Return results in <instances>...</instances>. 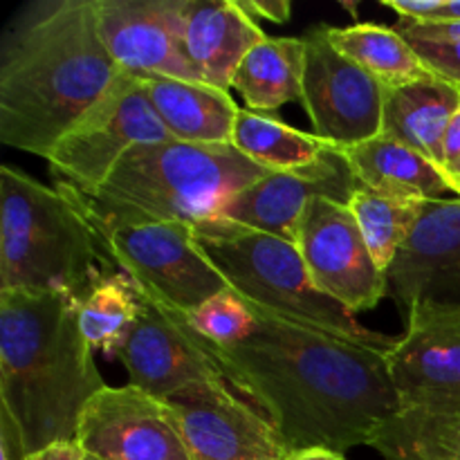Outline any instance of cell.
<instances>
[{
  "mask_svg": "<svg viewBox=\"0 0 460 460\" xmlns=\"http://www.w3.org/2000/svg\"><path fill=\"white\" fill-rule=\"evenodd\" d=\"M290 460H346L344 454L328 452V449H308V452L292 454Z\"/></svg>",
  "mask_w": 460,
  "mask_h": 460,
  "instance_id": "obj_34",
  "label": "cell"
},
{
  "mask_svg": "<svg viewBox=\"0 0 460 460\" xmlns=\"http://www.w3.org/2000/svg\"><path fill=\"white\" fill-rule=\"evenodd\" d=\"M94 0H31L0 40V142L48 160L119 75Z\"/></svg>",
  "mask_w": 460,
  "mask_h": 460,
  "instance_id": "obj_2",
  "label": "cell"
},
{
  "mask_svg": "<svg viewBox=\"0 0 460 460\" xmlns=\"http://www.w3.org/2000/svg\"><path fill=\"white\" fill-rule=\"evenodd\" d=\"M102 252V234L67 193L9 164L0 169V290L84 301L103 277Z\"/></svg>",
  "mask_w": 460,
  "mask_h": 460,
  "instance_id": "obj_5",
  "label": "cell"
},
{
  "mask_svg": "<svg viewBox=\"0 0 460 460\" xmlns=\"http://www.w3.org/2000/svg\"><path fill=\"white\" fill-rule=\"evenodd\" d=\"M404 39L411 43L431 75L460 85V40H434L418 39V36H404Z\"/></svg>",
  "mask_w": 460,
  "mask_h": 460,
  "instance_id": "obj_28",
  "label": "cell"
},
{
  "mask_svg": "<svg viewBox=\"0 0 460 460\" xmlns=\"http://www.w3.org/2000/svg\"><path fill=\"white\" fill-rule=\"evenodd\" d=\"M76 443L97 460H193L169 404L133 385L90 400Z\"/></svg>",
  "mask_w": 460,
  "mask_h": 460,
  "instance_id": "obj_15",
  "label": "cell"
},
{
  "mask_svg": "<svg viewBox=\"0 0 460 460\" xmlns=\"http://www.w3.org/2000/svg\"><path fill=\"white\" fill-rule=\"evenodd\" d=\"M328 40L344 57L376 76L385 88L425 79L431 72L407 39L395 27L358 22L350 27H328Z\"/></svg>",
  "mask_w": 460,
  "mask_h": 460,
  "instance_id": "obj_23",
  "label": "cell"
},
{
  "mask_svg": "<svg viewBox=\"0 0 460 460\" xmlns=\"http://www.w3.org/2000/svg\"><path fill=\"white\" fill-rule=\"evenodd\" d=\"M196 245L238 296L299 326L391 353L400 337L364 328L341 304L314 288L295 243L223 220L193 225Z\"/></svg>",
  "mask_w": 460,
  "mask_h": 460,
  "instance_id": "obj_6",
  "label": "cell"
},
{
  "mask_svg": "<svg viewBox=\"0 0 460 460\" xmlns=\"http://www.w3.org/2000/svg\"><path fill=\"white\" fill-rule=\"evenodd\" d=\"M304 108L314 135L332 146H355L382 133L386 88L328 40L326 25L304 36Z\"/></svg>",
  "mask_w": 460,
  "mask_h": 460,
  "instance_id": "obj_10",
  "label": "cell"
},
{
  "mask_svg": "<svg viewBox=\"0 0 460 460\" xmlns=\"http://www.w3.org/2000/svg\"><path fill=\"white\" fill-rule=\"evenodd\" d=\"M395 30L402 36L434 40H460V21H436V22H411L400 21Z\"/></svg>",
  "mask_w": 460,
  "mask_h": 460,
  "instance_id": "obj_29",
  "label": "cell"
},
{
  "mask_svg": "<svg viewBox=\"0 0 460 460\" xmlns=\"http://www.w3.org/2000/svg\"><path fill=\"white\" fill-rule=\"evenodd\" d=\"M27 460H36V458H27Z\"/></svg>",
  "mask_w": 460,
  "mask_h": 460,
  "instance_id": "obj_38",
  "label": "cell"
},
{
  "mask_svg": "<svg viewBox=\"0 0 460 460\" xmlns=\"http://www.w3.org/2000/svg\"><path fill=\"white\" fill-rule=\"evenodd\" d=\"M443 171L447 178L460 171V108L449 121L443 139Z\"/></svg>",
  "mask_w": 460,
  "mask_h": 460,
  "instance_id": "obj_31",
  "label": "cell"
},
{
  "mask_svg": "<svg viewBox=\"0 0 460 460\" xmlns=\"http://www.w3.org/2000/svg\"><path fill=\"white\" fill-rule=\"evenodd\" d=\"M438 21H460V0H445Z\"/></svg>",
  "mask_w": 460,
  "mask_h": 460,
  "instance_id": "obj_35",
  "label": "cell"
},
{
  "mask_svg": "<svg viewBox=\"0 0 460 460\" xmlns=\"http://www.w3.org/2000/svg\"><path fill=\"white\" fill-rule=\"evenodd\" d=\"M238 9L252 18V21H272L277 25L290 21L292 4L286 0H236Z\"/></svg>",
  "mask_w": 460,
  "mask_h": 460,
  "instance_id": "obj_30",
  "label": "cell"
},
{
  "mask_svg": "<svg viewBox=\"0 0 460 460\" xmlns=\"http://www.w3.org/2000/svg\"><path fill=\"white\" fill-rule=\"evenodd\" d=\"M386 359L398 416L371 447L385 460H420L460 425V308L413 305Z\"/></svg>",
  "mask_w": 460,
  "mask_h": 460,
  "instance_id": "obj_7",
  "label": "cell"
},
{
  "mask_svg": "<svg viewBox=\"0 0 460 460\" xmlns=\"http://www.w3.org/2000/svg\"><path fill=\"white\" fill-rule=\"evenodd\" d=\"M304 39H270L265 36L243 58L232 88L238 90L250 111L277 112L292 102H304Z\"/></svg>",
  "mask_w": 460,
  "mask_h": 460,
  "instance_id": "obj_22",
  "label": "cell"
},
{
  "mask_svg": "<svg viewBox=\"0 0 460 460\" xmlns=\"http://www.w3.org/2000/svg\"><path fill=\"white\" fill-rule=\"evenodd\" d=\"M341 153L362 187L373 191L418 202L449 200L447 196H454L445 171L398 139L377 135L355 146H344Z\"/></svg>",
  "mask_w": 460,
  "mask_h": 460,
  "instance_id": "obj_21",
  "label": "cell"
},
{
  "mask_svg": "<svg viewBox=\"0 0 460 460\" xmlns=\"http://www.w3.org/2000/svg\"><path fill=\"white\" fill-rule=\"evenodd\" d=\"M420 460H460V425L449 431L438 445H434Z\"/></svg>",
  "mask_w": 460,
  "mask_h": 460,
  "instance_id": "obj_32",
  "label": "cell"
},
{
  "mask_svg": "<svg viewBox=\"0 0 460 460\" xmlns=\"http://www.w3.org/2000/svg\"><path fill=\"white\" fill-rule=\"evenodd\" d=\"M173 139L155 115L142 81L119 72L99 102L58 139L49 169L79 193H94L121 157L142 144Z\"/></svg>",
  "mask_w": 460,
  "mask_h": 460,
  "instance_id": "obj_8",
  "label": "cell"
},
{
  "mask_svg": "<svg viewBox=\"0 0 460 460\" xmlns=\"http://www.w3.org/2000/svg\"><path fill=\"white\" fill-rule=\"evenodd\" d=\"M460 108V85L429 75L386 88L382 133L422 153L443 169V139Z\"/></svg>",
  "mask_w": 460,
  "mask_h": 460,
  "instance_id": "obj_20",
  "label": "cell"
},
{
  "mask_svg": "<svg viewBox=\"0 0 460 460\" xmlns=\"http://www.w3.org/2000/svg\"><path fill=\"white\" fill-rule=\"evenodd\" d=\"M245 304L254 314L245 340L218 346L202 337L234 394L272 420L290 454L371 447L398 416L389 353Z\"/></svg>",
  "mask_w": 460,
  "mask_h": 460,
  "instance_id": "obj_1",
  "label": "cell"
},
{
  "mask_svg": "<svg viewBox=\"0 0 460 460\" xmlns=\"http://www.w3.org/2000/svg\"><path fill=\"white\" fill-rule=\"evenodd\" d=\"M184 3L94 0L99 34L121 72L205 84L184 45Z\"/></svg>",
  "mask_w": 460,
  "mask_h": 460,
  "instance_id": "obj_16",
  "label": "cell"
},
{
  "mask_svg": "<svg viewBox=\"0 0 460 460\" xmlns=\"http://www.w3.org/2000/svg\"><path fill=\"white\" fill-rule=\"evenodd\" d=\"M232 146L270 171H290L313 162L328 146L317 135L301 133L281 119L241 108Z\"/></svg>",
  "mask_w": 460,
  "mask_h": 460,
  "instance_id": "obj_24",
  "label": "cell"
},
{
  "mask_svg": "<svg viewBox=\"0 0 460 460\" xmlns=\"http://www.w3.org/2000/svg\"><path fill=\"white\" fill-rule=\"evenodd\" d=\"M106 252L135 288L180 314L229 290V283L196 245L193 225L151 223L99 232Z\"/></svg>",
  "mask_w": 460,
  "mask_h": 460,
  "instance_id": "obj_9",
  "label": "cell"
},
{
  "mask_svg": "<svg viewBox=\"0 0 460 460\" xmlns=\"http://www.w3.org/2000/svg\"><path fill=\"white\" fill-rule=\"evenodd\" d=\"M265 39L263 30L238 9L236 0H187L184 45L205 84L232 88L243 58Z\"/></svg>",
  "mask_w": 460,
  "mask_h": 460,
  "instance_id": "obj_18",
  "label": "cell"
},
{
  "mask_svg": "<svg viewBox=\"0 0 460 460\" xmlns=\"http://www.w3.org/2000/svg\"><path fill=\"white\" fill-rule=\"evenodd\" d=\"M362 189L341 148L328 144L313 162L265 175L229 198L214 218L236 227L263 232L296 245L301 216L313 198L350 205Z\"/></svg>",
  "mask_w": 460,
  "mask_h": 460,
  "instance_id": "obj_13",
  "label": "cell"
},
{
  "mask_svg": "<svg viewBox=\"0 0 460 460\" xmlns=\"http://www.w3.org/2000/svg\"><path fill=\"white\" fill-rule=\"evenodd\" d=\"M164 402L193 460H290L268 416L220 382H193Z\"/></svg>",
  "mask_w": 460,
  "mask_h": 460,
  "instance_id": "obj_12",
  "label": "cell"
},
{
  "mask_svg": "<svg viewBox=\"0 0 460 460\" xmlns=\"http://www.w3.org/2000/svg\"><path fill=\"white\" fill-rule=\"evenodd\" d=\"M36 460H85L84 449L79 447V443H61L52 445L49 449L40 452Z\"/></svg>",
  "mask_w": 460,
  "mask_h": 460,
  "instance_id": "obj_33",
  "label": "cell"
},
{
  "mask_svg": "<svg viewBox=\"0 0 460 460\" xmlns=\"http://www.w3.org/2000/svg\"><path fill=\"white\" fill-rule=\"evenodd\" d=\"M296 247L310 281L350 314L376 310L386 296V274L373 259L349 205L313 198L301 216Z\"/></svg>",
  "mask_w": 460,
  "mask_h": 460,
  "instance_id": "obj_11",
  "label": "cell"
},
{
  "mask_svg": "<svg viewBox=\"0 0 460 460\" xmlns=\"http://www.w3.org/2000/svg\"><path fill=\"white\" fill-rule=\"evenodd\" d=\"M79 326V301L58 292L0 290V413L25 458L76 443L81 413L106 389Z\"/></svg>",
  "mask_w": 460,
  "mask_h": 460,
  "instance_id": "obj_3",
  "label": "cell"
},
{
  "mask_svg": "<svg viewBox=\"0 0 460 460\" xmlns=\"http://www.w3.org/2000/svg\"><path fill=\"white\" fill-rule=\"evenodd\" d=\"M135 292L139 299L137 322L117 353L130 376L128 385L162 400L193 382H220L232 389L184 314L151 299L139 288Z\"/></svg>",
  "mask_w": 460,
  "mask_h": 460,
  "instance_id": "obj_14",
  "label": "cell"
},
{
  "mask_svg": "<svg viewBox=\"0 0 460 460\" xmlns=\"http://www.w3.org/2000/svg\"><path fill=\"white\" fill-rule=\"evenodd\" d=\"M184 319L198 335L218 346L238 344L254 328V314L232 288L216 295L196 313L184 314Z\"/></svg>",
  "mask_w": 460,
  "mask_h": 460,
  "instance_id": "obj_27",
  "label": "cell"
},
{
  "mask_svg": "<svg viewBox=\"0 0 460 460\" xmlns=\"http://www.w3.org/2000/svg\"><path fill=\"white\" fill-rule=\"evenodd\" d=\"M349 209L353 211L355 220L367 238L373 259L380 265V270L386 272L420 223L425 202L394 198L362 187L353 196Z\"/></svg>",
  "mask_w": 460,
  "mask_h": 460,
  "instance_id": "obj_26",
  "label": "cell"
},
{
  "mask_svg": "<svg viewBox=\"0 0 460 460\" xmlns=\"http://www.w3.org/2000/svg\"><path fill=\"white\" fill-rule=\"evenodd\" d=\"M135 76L142 81L153 111L171 137L187 144L232 146L241 108L227 90L162 75Z\"/></svg>",
  "mask_w": 460,
  "mask_h": 460,
  "instance_id": "obj_19",
  "label": "cell"
},
{
  "mask_svg": "<svg viewBox=\"0 0 460 460\" xmlns=\"http://www.w3.org/2000/svg\"><path fill=\"white\" fill-rule=\"evenodd\" d=\"M458 173H460V171H458ZM458 173H456V175H458Z\"/></svg>",
  "mask_w": 460,
  "mask_h": 460,
  "instance_id": "obj_39",
  "label": "cell"
},
{
  "mask_svg": "<svg viewBox=\"0 0 460 460\" xmlns=\"http://www.w3.org/2000/svg\"><path fill=\"white\" fill-rule=\"evenodd\" d=\"M139 299L126 274H103L84 301H79V326L93 350L119 353L130 328L137 322Z\"/></svg>",
  "mask_w": 460,
  "mask_h": 460,
  "instance_id": "obj_25",
  "label": "cell"
},
{
  "mask_svg": "<svg viewBox=\"0 0 460 460\" xmlns=\"http://www.w3.org/2000/svg\"><path fill=\"white\" fill-rule=\"evenodd\" d=\"M449 187H452L454 196H456L458 200H460V173L458 175H452V178H449Z\"/></svg>",
  "mask_w": 460,
  "mask_h": 460,
  "instance_id": "obj_36",
  "label": "cell"
},
{
  "mask_svg": "<svg viewBox=\"0 0 460 460\" xmlns=\"http://www.w3.org/2000/svg\"><path fill=\"white\" fill-rule=\"evenodd\" d=\"M85 460H97V458H93V456H85Z\"/></svg>",
  "mask_w": 460,
  "mask_h": 460,
  "instance_id": "obj_37",
  "label": "cell"
},
{
  "mask_svg": "<svg viewBox=\"0 0 460 460\" xmlns=\"http://www.w3.org/2000/svg\"><path fill=\"white\" fill-rule=\"evenodd\" d=\"M274 171L234 146L187 144L178 139L142 144L126 153L94 193L58 184L99 232L151 223L200 225Z\"/></svg>",
  "mask_w": 460,
  "mask_h": 460,
  "instance_id": "obj_4",
  "label": "cell"
},
{
  "mask_svg": "<svg viewBox=\"0 0 460 460\" xmlns=\"http://www.w3.org/2000/svg\"><path fill=\"white\" fill-rule=\"evenodd\" d=\"M386 296L402 305L460 308V200L425 202L420 223L386 270Z\"/></svg>",
  "mask_w": 460,
  "mask_h": 460,
  "instance_id": "obj_17",
  "label": "cell"
}]
</instances>
